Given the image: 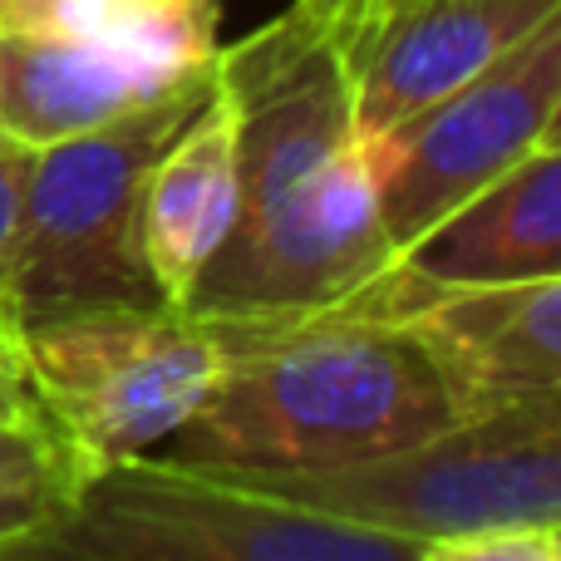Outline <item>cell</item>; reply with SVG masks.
I'll return each mask as SVG.
<instances>
[{"label":"cell","instance_id":"4","mask_svg":"<svg viewBox=\"0 0 561 561\" xmlns=\"http://www.w3.org/2000/svg\"><path fill=\"white\" fill-rule=\"evenodd\" d=\"M15 369L84 488L158 454L193 419L217 379V340L193 310L94 306L15 330Z\"/></svg>","mask_w":561,"mask_h":561},{"label":"cell","instance_id":"1","mask_svg":"<svg viewBox=\"0 0 561 561\" xmlns=\"http://www.w3.org/2000/svg\"><path fill=\"white\" fill-rule=\"evenodd\" d=\"M237 114V222L193 290L197 316L330 306L394 262L340 49L296 5L217 49Z\"/></svg>","mask_w":561,"mask_h":561},{"label":"cell","instance_id":"13","mask_svg":"<svg viewBox=\"0 0 561 561\" xmlns=\"http://www.w3.org/2000/svg\"><path fill=\"white\" fill-rule=\"evenodd\" d=\"M217 25H222L217 0H45L0 30L89 39L144 69L187 79L217 65V49H222Z\"/></svg>","mask_w":561,"mask_h":561},{"label":"cell","instance_id":"3","mask_svg":"<svg viewBox=\"0 0 561 561\" xmlns=\"http://www.w3.org/2000/svg\"><path fill=\"white\" fill-rule=\"evenodd\" d=\"M213 89L217 65L114 124L30 148L0 256L10 325L25 330L94 306H163L144 262V183Z\"/></svg>","mask_w":561,"mask_h":561},{"label":"cell","instance_id":"14","mask_svg":"<svg viewBox=\"0 0 561 561\" xmlns=\"http://www.w3.org/2000/svg\"><path fill=\"white\" fill-rule=\"evenodd\" d=\"M75 493V473L39 419L0 424V547L35 533Z\"/></svg>","mask_w":561,"mask_h":561},{"label":"cell","instance_id":"20","mask_svg":"<svg viewBox=\"0 0 561 561\" xmlns=\"http://www.w3.org/2000/svg\"><path fill=\"white\" fill-rule=\"evenodd\" d=\"M0 138H5V124H0Z\"/></svg>","mask_w":561,"mask_h":561},{"label":"cell","instance_id":"2","mask_svg":"<svg viewBox=\"0 0 561 561\" xmlns=\"http://www.w3.org/2000/svg\"><path fill=\"white\" fill-rule=\"evenodd\" d=\"M203 320L217 340V379L163 444L183 468L310 473L458 424L424 350L359 290L330 306Z\"/></svg>","mask_w":561,"mask_h":561},{"label":"cell","instance_id":"9","mask_svg":"<svg viewBox=\"0 0 561 561\" xmlns=\"http://www.w3.org/2000/svg\"><path fill=\"white\" fill-rule=\"evenodd\" d=\"M552 15H561V0H414L379 15L340 45L355 134L365 144L385 138Z\"/></svg>","mask_w":561,"mask_h":561},{"label":"cell","instance_id":"7","mask_svg":"<svg viewBox=\"0 0 561 561\" xmlns=\"http://www.w3.org/2000/svg\"><path fill=\"white\" fill-rule=\"evenodd\" d=\"M561 114V15L542 20L523 45L419 108L369 144L379 227L389 252H409L454 207L557 144Z\"/></svg>","mask_w":561,"mask_h":561},{"label":"cell","instance_id":"16","mask_svg":"<svg viewBox=\"0 0 561 561\" xmlns=\"http://www.w3.org/2000/svg\"><path fill=\"white\" fill-rule=\"evenodd\" d=\"M404 5H414V0H296V10L335 49L345 45V39H355L365 25H375L379 15H389V10H404Z\"/></svg>","mask_w":561,"mask_h":561},{"label":"cell","instance_id":"8","mask_svg":"<svg viewBox=\"0 0 561 561\" xmlns=\"http://www.w3.org/2000/svg\"><path fill=\"white\" fill-rule=\"evenodd\" d=\"M359 296L424 350L458 419L561 399V276L448 286L394 256Z\"/></svg>","mask_w":561,"mask_h":561},{"label":"cell","instance_id":"11","mask_svg":"<svg viewBox=\"0 0 561 561\" xmlns=\"http://www.w3.org/2000/svg\"><path fill=\"white\" fill-rule=\"evenodd\" d=\"M399 262L448 286L561 276V144L537 148L424 232Z\"/></svg>","mask_w":561,"mask_h":561},{"label":"cell","instance_id":"15","mask_svg":"<svg viewBox=\"0 0 561 561\" xmlns=\"http://www.w3.org/2000/svg\"><path fill=\"white\" fill-rule=\"evenodd\" d=\"M414 561H561V523H493L428 537Z\"/></svg>","mask_w":561,"mask_h":561},{"label":"cell","instance_id":"6","mask_svg":"<svg viewBox=\"0 0 561 561\" xmlns=\"http://www.w3.org/2000/svg\"><path fill=\"white\" fill-rule=\"evenodd\" d=\"M419 542L276 503L163 454L84 483L0 561H414Z\"/></svg>","mask_w":561,"mask_h":561},{"label":"cell","instance_id":"12","mask_svg":"<svg viewBox=\"0 0 561 561\" xmlns=\"http://www.w3.org/2000/svg\"><path fill=\"white\" fill-rule=\"evenodd\" d=\"M187 79L144 69L89 39L0 30V124L20 148L65 144L89 128H104L173 94Z\"/></svg>","mask_w":561,"mask_h":561},{"label":"cell","instance_id":"17","mask_svg":"<svg viewBox=\"0 0 561 561\" xmlns=\"http://www.w3.org/2000/svg\"><path fill=\"white\" fill-rule=\"evenodd\" d=\"M25 158L30 148H20L15 138H0V256L10 242V222H15V203H20V178H25ZM5 316V310H0ZM10 320V316H5Z\"/></svg>","mask_w":561,"mask_h":561},{"label":"cell","instance_id":"10","mask_svg":"<svg viewBox=\"0 0 561 561\" xmlns=\"http://www.w3.org/2000/svg\"><path fill=\"white\" fill-rule=\"evenodd\" d=\"M237 222V114L222 84L153 158L144 183V262L158 300L193 306V290Z\"/></svg>","mask_w":561,"mask_h":561},{"label":"cell","instance_id":"19","mask_svg":"<svg viewBox=\"0 0 561 561\" xmlns=\"http://www.w3.org/2000/svg\"><path fill=\"white\" fill-rule=\"evenodd\" d=\"M0 369H15V325L0 316Z\"/></svg>","mask_w":561,"mask_h":561},{"label":"cell","instance_id":"5","mask_svg":"<svg viewBox=\"0 0 561 561\" xmlns=\"http://www.w3.org/2000/svg\"><path fill=\"white\" fill-rule=\"evenodd\" d=\"M217 478L404 542L493 523H561V399L458 419L419 444L340 468Z\"/></svg>","mask_w":561,"mask_h":561},{"label":"cell","instance_id":"18","mask_svg":"<svg viewBox=\"0 0 561 561\" xmlns=\"http://www.w3.org/2000/svg\"><path fill=\"white\" fill-rule=\"evenodd\" d=\"M15 419H35V404L20 369H0V424H15Z\"/></svg>","mask_w":561,"mask_h":561}]
</instances>
